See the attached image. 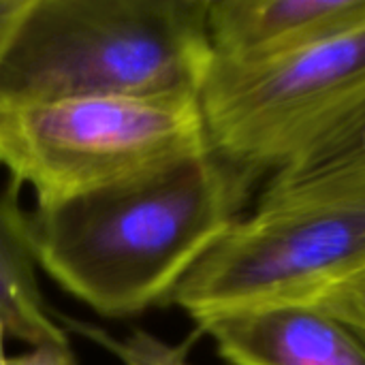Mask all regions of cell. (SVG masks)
Wrapping results in <instances>:
<instances>
[{
  "label": "cell",
  "mask_w": 365,
  "mask_h": 365,
  "mask_svg": "<svg viewBox=\"0 0 365 365\" xmlns=\"http://www.w3.org/2000/svg\"><path fill=\"white\" fill-rule=\"evenodd\" d=\"M255 178L210 143L126 180L28 214L41 265L105 317L167 304L184 276L240 220Z\"/></svg>",
  "instance_id": "6da1fadb"
},
{
  "label": "cell",
  "mask_w": 365,
  "mask_h": 365,
  "mask_svg": "<svg viewBox=\"0 0 365 365\" xmlns=\"http://www.w3.org/2000/svg\"><path fill=\"white\" fill-rule=\"evenodd\" d=\"M210 0H26L0 53V105L199 101Z\"/></svg>",
  "instance_id": "7a4b0ae2"
},
{
  "label": "cell",
  "mask_w": 365,
  "mask_h": 365,
  "mask_svg": "<svg viewBox=\"0 0 365 365\" xmlns=\"http://www.w3.org/2000/svg\"><path fill=\"white\" fill-rule=\"evenodd\" d=\"M365 272V186L276 203L231 225L167 304L197 323L255 306L310 302Z\"/></svg>",
  "instance_id": "3957f363"
},
{
  "label": "cell",
  "mask_w": 365,
  "mask_h": 365,
  "mask_svg": "<svg viewBox=\"0 0 365 365\" xmlns=\"http://www.w3.org/2000/svg\"><path fill=\"white\" fill-rule=\"evenodd\" d=\"M207 145L199 101L0 105V165L49 205Z\"/></svg>",
  "instance_id": "277c9868"
},
{
  "label": "cell",
  "mask_w": 365,
  "mask_h": 365,
  "mask_svg": "<svg viewBox=\"0 0 365 365\" xmlns=\"http://www.w3.org/2000/svg\"><path fill=\"white\" fill-rule=\"evenodd\" d=\"M364 98L365 24L269 62L212 58L199 109L210 148L257 180Z\"/></svg>",
  "instance_id": "5b68a950"
},
{
  "label": "cell",
  "mask_w": 365,
  "mask_h": 365,
  "mask_svg": "<svg viewBox=\"0 0 365 365\" xmlns=\"http://www.w3.org/2000/svg\"><path fill=\"white\" fill-rule=\"evenodd\" d=\"M197 325L229 365H365L364 338L312 302L255 306Z\"/></svg>",
  "instance_id": "8992f818"
},
{
  "label": "cell",
  "mask_w": 365,
  "mask_h": 365,
  "mask_svg": "<svg viewBox=\"0 0 365 365\" xmlns=\"http://www.w3.org/2000/svg\"><path fill=\"white\" fill-rule=\"evenodd\" d=\"M365 24V0H210L214 60H278Z\"/></svg>",
  "instance_id": "52a82bcc"
},
{
  "label": "cell",
  "mask_w": 365,
  "mask_h": 365,
  "mask_svg": "<svg viewBox=\"0 0 365 365\" xmlns=\"http://www.w3.org/2000/svg\"><path fill=\"white\" fill-rule=\"evenodd\" d=\"M19 338L34 346H68L36 282V257L24 214L13 197H0V344Z\"/></svg>",
  "instance_id": "ba28073f"
},
{
  "label": "cell",
  "mask_w": 365,
  "mask_h": 365,
  "mask_svg": "<svg viewBox=\"0 0 365 365\" xmlns=\"http://www.w3.org/2000/svg\"><path fill=\"white\" fill-rule=\"evenodd\" d=\"M365 186V98L276 169L259 203Z\"/></svg>",
  "instance_id": "9c48e42d"
},
{
  "label": "cell",
  "mask_w": 365,
  "mask_h": 365,
  "mask_svg": "<svg viewBox=\"0 0 365 365\" xmlns=\"http://www.w3.org/2000/svg\"><path fill=\"white\" fill-rule=\"evenodd\" d=\"M310 302L342 319L365 342V272L329 287Z\"/></svg>",
  "instance_id": "30bf717a"
},
{
  "label": "cell",
  "mask_w": 365,
  "mask_h": 365,
  "mask_svg": "<svg viewBox=\"0 0 365 365\" xmlns=\"http://www.w3.org/2000/svg\"><path fill=\"white\" fill-rule=\"evenodd\" d=\"M118 353L128 365H186L182 351L169 349L148 336H135L126 346H118Z\"/></svg>",
  "instance_id": "8fae6325"
},
{
  "label": "cell",
  "mask_w": 365,
  "mask_h": 365,
  "mask_svg": "<svg viewBox=\"0 0 365 365\" xmlns=\"http://www.w3.org/2000/svg\"><path fill=\"white\" fill-rule=\"evenodd\" d=\"M0 365H75V361L68 346H34L17 357H9L0 346Z\"/></svg>",
  "instance_id": "7c38bea8"
},
{
  "label": "cell",
  "mask_w": 365,
  "mask_h": 365,
  "mask_svg": "<svg viewBox=\"0 0 365 365\" xmlns=\"http://www.w3.org/2000/svg\"><path fill=\"white\" fill-rule=\"evenodd\" d=\"M24 6L26 0H0V53Z\"/></svg>",
  "instance_id": "4fadbf2b"
}]
</instances>
